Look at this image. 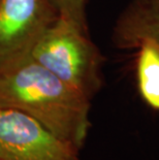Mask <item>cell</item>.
I'll list each match as a JSON object with an SVG mask.
<instances>
[{"label": "cell", "instance_id": "5b68a950", "mask_svg": "<svg viewBox=\"0 0 159 160\" xmlns=\"http://www.w3.org/2000/svg\"><path fill=\"white\" fill-rule=\"evenodd\" d=\"M146 40L159 46V0H130L114 23L112 42L119 50H137Z\"/></svg>", "mask_w": 159, "mask_h": 160}, {"label": "cell", "instance_id": "52a82bcc", "mask_svg": "<svg viewBox=\"0 0 159 160\" xmlns=\"http://www.w3.org/2000/svg\"><path fill=\"white\" fill-rule=\"evenodd\" d=\"M59 15L86 32H89L87 21L88 0H55Z\"/></svg>", "mask_w": 159, "mask_h": 160}, {"label": "cell", "instance_id": "6da1fadb", "mask_svg": "<svg viewBox=\"0 0 159 160\" xmlns=\"http://www.w3.org/2000/svg\"><path fill=\"white\" fill-rule=\"evenodd\" d=\"M91 101L30 58L0 70V107L29 115L80 150L91 128Z\"/></svg>", "mask_w": 159, "mask_h": 160}, {"label": "cell", "instance_id": "3957f363", "mask_svg": "<svg viewBox=\"0 0 159 160\" xmlns=\"http://www.w3.org/2000/svg\"><path fill=\"white\" fill-rule=\"evenodd\" d=\"M59 17L55 0H0V70L29 58Z\"/></svg>", "mask_w": 159, "mask_h": 160}, {"label": "cell", "instance_id": "277c9868", "mask_svg": "<svg viewBox=\"0 0 159 160\" xmlns=\"http://www.w3.org/2000/svg\"><path fill=\"white\" fill-rule=\"evenodd\" d=\"M81 151L29 115L0 107V160H81Z\"/></svg>", "mask_w": 159, "mask_h": 160}, {"label": "cell", "instance_id": "7a4b0ae2", "mask_svg": "<svg viewBox=\"0 0 159 160\" xmlns=\"http://www.w3.org/2000/svg\"><path fill=\"white\" fill-rule=\"evenodd\" d=\"M69 86L92 100L102 89L104 56L90 33L59 17L29 56Z\"/></svg>", "mask_w": 159, "mask_h": 160}, {"label": "cell", "instance_id": "8992f818", "mask_svg": "<svg viewBox=\"0 0 159 160\" xmlns=\"http://www.w3.org/2000/svg\"><path fill=\"white\" fill-rule=\"evenodd\" d=\"M137 51L135 78L138 94L149 108L159 112V46L146 40Z\"/></svg>", "mask_w": 159, "mask_h": 160}]
</instances>
